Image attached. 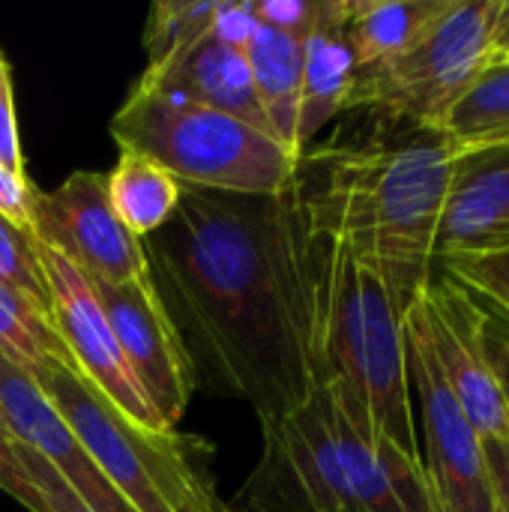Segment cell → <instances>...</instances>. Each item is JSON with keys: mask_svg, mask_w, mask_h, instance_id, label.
I'll list each match as a JSON object with an SVG mask.
<instances>
[{"mask_svg": "<svg viewBox=\"0 0 509 512\" xmlns=\"http://www.w3.org/2000/svg\"><path fill=\"white\" fill-rule=\"evenodd\" d=\"M408 387L417 396L423 420V468L435 492L438 512H492L483 438L465 417L459 399L447 387L426 336L405 312Z\"/></svg>", "mask_w": 509, "mask_h": 512, "instance_id": "9", "label": "cell"}, {"mask_svg": "<svg viewBox=\"0 0 509 512\" xmlns=\"http://www.w3.org/2000/svg\"><path fill=\"white\" fill-rule=\"evenodd\" d=\"M0 489L27 512H48L39 489L33 486L30 471L21 462V444L6 426L3 414H0Z\"/></svg>", "mask_w": 509, "mask_h": 512, "instance_id": "25", "label": "cell"}, {"mask_svg": "<svg viewBox=\"0 0 509 512\" xmlns=\"http://www.w3.org/2000/svg\"><path fill=\"white\" fill-rule=\"evenodd\" d=\"M0 165L18 177H27L24 159H21V144H18V123H15V99L12 87L0 90Z\"/></svg>", "mask_w": 509, "mask_h": 512, "instance_id": "31", "label": "cell"}, {"mask_svg": "<svg viewBox=\"0 0 509 512\" xmlns=\"http://www.w3.org/2000/svg\"><path fill=\"white\" fill-rule=\"evenodd\" d=\"M237 512H438L420 459L387 441L336 384L261 423Z\"/></svg>", "mask_w": 509, "mask_h": 512, "instance_id": "3", "label": "cell"}, {"mask_svg": "<svg viewBox=\"0 0 509 512\" xmlns=\"http://www.w3.org/2000/svg\"><path fill=\"white\" fill-rule=\"evenodd\" d=\"M120 150L159 162L183 189L225 195H282L297 153L234 114L132 87L108 126Z\"/></svg>", "mask_w": 509, "mask_h": 512, "instance_id": "5", "label": "cell"}, {"mask_svg": "<svg viewBox=\"0 0 509 512\" xmlns=\"http://www.w3.org/2000/svg\"><path fill=\"white\" fill-rule=\"evenodd\" d=\"M36 192L39 189L30 183V177H18L0 165V216L3 219L30 231V207H33Z\"/></svg>", "mask_w": 509, "mask_h": 512, "instance_id": "30", "label": "cell"}, {"mask_svg": "<svg viewBox=\"0 0 509 512\" xmlns=\"http://www.w3.org/2000/svg\"><path fill=\"white\" fill-rule=\"evenodd\" d=\"M210 512H237V510H234V507H228L225 501H216V504H213V510H210Z\"/></svg>", "mask_w": 509, "mask_h": 512, "instance_id": "35", "label": "cell"}, {"mask_svg": "<svg viewBox=\"0 0 509 512\" xmlns=\"http://www.w3.org/2000/svg\"><path fill=\"white\" fill-rule=\"evenodd\" d=\"M141 243L195 390L246 402L258 423L315 390L306 234L288 192L183 189L168 225Z\"/></svg>", "mask_w": 509, "mask_h": 512, "instance_id": "1", "label": "cell"}, {"mask_svg": "<svg viewBox=\"0 0 509 512\" xmlns=\"http://www.w3.org/2000/svg\"><path fill=\"white\" fill-rule=\"evenodd\" d=\"M357 114L363 120L297 156L285 192L309 237L351 252L408 312L432 279L438 216L462 150L441 129Z\"/></svg>", "mask_w": 509, "mask_h": 512, "instance_id": "2", "label": "cell"}, {"mask_svg": "<svg viewBox=\"0 0 509 512\" xmlns=\"http://www.w3.org/2000/svg\"><path fill=\"white\" fill-rule=\"evenodd\" d=\"M483 459L495 512H509V441H483Z\"/></svg>", "mask_w": 509, "mask_h": 512, "instance_id": "32", "label": "cell"}, {"mask_svg": "<svg viewBox=\"0 0 509 512\" xmlns=\"http://www.w3.org/2000/svg\"><path fill=\"white\" fill-rule=\"evenodd\" d=\"M0 414L12 435L39 453L51 471L78 495L90 512H135V507L105 480L66 420L36 387L33 378L18 372L0 357Z\"/></svg>", "mask_w": 509, "mask_h": 512, "instance_id": "13", "label": "cell"}, {"mask_svg": "<svg viewBox=\"0 0 509 512\" xmlns=\"http://www.w3.org/2000/svg\"><path fill=\"white\" fill-rule=\"evenodd\" d=\"M39 264L45 273V285L51 294V321L57 336L63 339L78 375L93 384L120 414L144 429L165 432L159 414L153 411L150 399L132 378L123 351L111 333L102 303L93 294L90 279L69 264L54 249L39 243Z\"/></svg>", "mask_w": 509, "mask_h": 512, "instance_id": "11", "label": "cell"}, {"mask_svg": "<svg viewBox=\"0 0 509 512\" xmlns=\"http://www.w3.org/2000/svg\"><path fill=\"white\" fill-rule=\"evenodd\" d=\"M471 291V288H468ZM477 306H480V336H483V348L489 357V366L501 384L504 393V405L509 414V315L504 309H498L495 303H489L486 297L474 294Z\"/></svg>", "mask_w": 509, "mask_h": 512, "instance_id": "26", "label": "cell"}, {"mask_svg": "<svg viewBox=\"0 0 509 512\" xmlns=\"http://www.w3.org/2000/svg\"><path fill=\"white\" fill-rule=\"evenodd\" d=\"M216 9H219V0H159V3H153L147 24H144L147 66H156L165 57H171L180 48L201 39L213 24Z\"/></svg>", "mask_w": 509, "mask_h": 512, "instance_id": "22", "label": "cell"}, {"mask_svg": "<svg viewBox=\"0 0 509 512\" xmlns=\"http://www.w3.org/2000/svg\"><path fill=\"white\" fill-rule=\"evenodd\" d=\"M135 87L180 96V99L234 114V117L270 132L264 111L255 99L246 51L231 48V45L213 39L210 33H204L192 45L180 48L177 54L165 57L162 63L147 66Z\"/></svg>", "mask_w": 509, "mask_h": 512, "instance_id": "15", "label": "cell"}, {"mask_svg": "<svg viewBox=\"0 0 509 512\" xmlns=\"http://www.w3.org/2000/svg\"><path fill=\"white\" fill-rule=\"evenodd\" d=\"M453 0H345V39L357 72L405 54Z\"/></svg>", "mask_w": 509, "mask_h": 512, "instance_id": "17", "label": "cell"}, {"mask_svg": "<svg viewBox=\"0 0 509 512\" xmlns=\"http://www.w3.org/2000/svg\"><path fill=\"white\" fill-rule=\"evenodd\" d=\"M462 153L509 147V63H492L444 123Z\"/></svg>", "mask_w": 509, "mask_h": 512, "instance_id": "21", "label": "cell"}, {"mask_svg": "<svg viewBox=\"0 0 509 512\" xmlns=\"http://www.w3.org/2000/svg\"><path fill=\"white\" fill-rule=\"evenodd\" d=\"M18 444H21V441H18ZM21 462H24V468L30 471L33 486L39 489V495H42L48 512H90L81 501H78V495L51 471V465H48L39 453H33L30 447H24V444H21Z\"/></svg>", "mask_w": 509, "mask_h": 512, "instance_id": "28", "label": "cell"}, {"mask_svg": "<svg viewBox=\"0 0 509 512\" xmlns=\"http://www.w3.org/2000/svg\"><path fill=\"white\" fill-rule=\"evenodd\" d=\"M90 285L132 378L150 399L162 426L174 429L189 408L195 378L180 336L156 297L153 279L144 285H108L90 279Z\"/></svg>", "mask_w": 509, "mask_h": 512, "instance_id": "12", "label": "cell"}, {"mask_svg": "<svg viewBox=\"0 0 509 512\" xmlns=\"http://www.w3.org/2000/svg\"><path fill=\"white\" fill-rule=\"evenodd\" d=\"M357 81V60L345 39V0H324L321 18L303 36V84L294 147L303 153L321 129L345 114Z\"/></svg>", "mask_w": 509, "mask_h": 512, "instance_id": "16", "label": "cell"}, {"mask_svg": "<svg viewBox=\"0 0 509 512\" xmlns=\"http://www.w3.org/2000/svg\"><path fill=\"white\" fill-rule=\"evenodd\" d=\"M36 387L135 512H210L222 501L207 441L132 423L69 363H48Z\"/></svg>", "mask_w": 509, "mask_h": 512, "instance_id": "6", "label": "cell"}, {"mask_svg": "<svg viewBox=\"0 0 509 512\" xmlns=\"http://www.w3.org/2000/svg\"><path fill=\"white\" fill-rule=\"evenodd\" d=\"M255 30H258V21H255V12H252V0H219L216 18H213L207 33L213 39L231 45V48L246 51Z\"/></svg>", "mask_w": 509, "mask_h": 512, "instance_id": "29", "label": "cell"}, {"mask_svg": "<svg viewBox=\"0 0 509 512\" xmlns=\"http://www.w3.org/2000/svg\"><path fill=\"white\" fill-rule=\"evenodd\" d=\"M0 357L24 372L39 378L48 363H72L63 339L54 330L48 312H42L30 297L0 282Z\"/></svg>", "mask_w": 509, "mask_h": 512, "instance_id": "20", "label": "cell"}, {"mask_svg": "<svg viewBox=\"0 0 509 512\" xmlns=\"http://www.w3.org/2000/svg\"><path fill=\"white\" fill-rule=\"evenodd\" d=\"M255 99L264 111L270 132L297 153V111H300V84H303V36L282 33L258 24L246 48ZM300 156V153H297Z\"/></svg>", "mask_w": 509, "mask_h": 512, "instance_id": "18", "label": "cell"}, {"mask_svg": "<svg viewBox=\"0 0 509 512\" xmlns=\"http://www.w3.org/2000/svg\"><path fill=\"white\" fill-rule=\"evenodd\" d=\"M507 63H509V60H507Z\"/></svg>", "mask_w": 509, "mask_h": 512, "instance_id": "36", "label": "cell"}, {"mask_svg": "<svg viewBox=\"0 0 509 512\" xmlns=\"http://www.w3.org/2000/svg\"><path fill=\"white\" fill-rule=\"evenodd\" d=\"M501 9L504 0H453L405 54L357 72L345 111H375L444 132L450 111L495 63Z\"/></svg>", "mask_w": 509, "mask_h": 512, "instance_id": "7", "label": "cell"}, {"mask_svg": "<svg viewBox=\"0 0 509 512\" xmlns=\"http://www.w3.org/2000/svg\"><path fill=\"white\" fill-rule=\"evenodd\" d=\"M509 249V147L462 153L435 231V261Z\"/></svg>", "mask_w": 509, "mask_h": 512, "instance_id": "14", "label": "cell"}, {"mask_svg": "<svg viewBox=\"0 0 509 512\" xmlns=\"http://www.w3.org/2000/svg\"><path fill=\"white\" fill-rule=\"evenodd\" d=\"M441 270H447L456 282L471 288L474 294L486 297L498 309L509 315V249L489 252V255H468V258H450L435 261Z\"/></svg>", "mask_w": 509, "mask_h": 512, "instance_id": "24", "label": "cell"}, {"mask_svg": "<svg viewBox=\"0 0 509 512\" xmlns=\"http://www.w3.org/2000/svg\"><path fill=\"white\" fill-rule=\"evenodd\" d=\"M492 54H495V63H507L509 60V0H504L501 18H498V24H495Z\"/></svg>", "mask_w": 509, "mask_h": 512, "instance_id": "33", "label": "cell"}, {"mask_svg": "<svg viewBox=\"0 0 509 512\" xmlns=\"http://www.w3.org/2000/svg\"><path fill=\"white\" fill-rule=\"evenodd\" d=\"M492 512H495V510H492Z\"/></svg>", "mask_w": 509, "mask_h": 512, "instance_id": "37", "label": "cell"}, {"mask_svg": "<svg viewBox=\"0 0 509 512\" xmlns=\"http://www.w3.org/2000/svg\"><path fill=\"white\" fill-rule=\"evenodd\" d=\"M3 87H12V75H9V63L3 60V54H0V90Z\"/></svg>", "mask_w": 509, "mask_h": 512, "instance_id": "34", "label": "cell"}, {"mask_svg": "<svg viewBox=\"0 0 509 512\" xmlns=\"http://www.w3.org/2000/svg\"><path fill=\"white\" fill-rule=\"evenodd\" d=\"M306 279L315 387L336 384L375 432L423 462L408 387L405 312L378 273L351 252L309 234Z\"/></svg>", "mask_w": 509, "mask_h": 512, "instance_id": "4", "label": "cell"}, {"mask_svg": "<svg viewBox=\"0 0 509 512\" xmlns=\"http://www.w3.org/2000/svg\"><path fill=\"white\" fill-rule=\"evenodd\" d=\"M408 315L426 336L447 387L459 399L477 435L483 441H509L507 405L483 348L474 291L432 264V279L411 303Z\"/></svg>", "mask_w": 509, "mask_h": 512, "instance_id": "10", "label": "cell"}, {"mask_svg": "<svg viewBox=\"0 0 509 512\" xmlns=\"http://www.w3.org/2000/svg\"><path fill=\"white\" fill-rule=\"evenodd\" d=\"M324 0H252L255 21L282 33L306 36L321 18Z\"/></svg>", "mask_w": 509, "mask_h": 512, "instance_id": "27", "label": "cell"}, {"mask_svg": "<svg viewBox=\"0 0 509 512\" xmlns=\"http://www.w3.org/2000/svg\"><path fill=\"white\" fill-rule=\"evenodd\" d=\"M183 186L150 156L120 150L114 171L108 174V198L117 219L132 237L147 240L174 216Z\"/></svg>", "mask_w": 509, "mask_h": 512, "instance_id": "19", "label": "cell"}, {"mask_svg": "<svg viewBox=\"0 0 509 512\" xmlns=\"http://www.w3.org/2000/svg\"><path fill=\"white\" fill-rule=\"evenodd\" d=\"M0 282L30 297L42 312L51 315V294L39 264V243L30 231L0 216Z\"/></svg>", "mask_w": 509, "mask_h": 512, "instance_id": "23", "label": "cell"}, {"mask_svg": "<svg viewBox=\"0 0 509 512\" xmlns=\"http://www.w3.org/2000/svg\"><path fill=\"white\" fill-rule=\"evenodd\" d=\"M30 234L93 282H150L144 243L117 219L108 198V174L102 171H72L57 189L36 192Z\"/></svg>", "mask_w": 509, "mask_h": 512, "instance_id": "8", "label": "cell"}]
</instances>
